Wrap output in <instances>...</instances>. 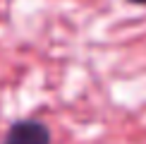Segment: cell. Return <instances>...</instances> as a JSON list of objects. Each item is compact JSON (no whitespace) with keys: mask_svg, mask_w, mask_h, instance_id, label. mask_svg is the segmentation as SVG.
<instances>
[{"mask_svg":"<svg viewBox=\"0 0 146 144\" xmlns=\"http://www.w3.org/2000/svg\"><path fill=\"white\" fill-rule=\"evenodd\" d=\"M3 144H50V132L38 120H22L7 130Z\"/></svg>","mask_w":146,"mask_h":144,"instance_id":"obj_1","label":"cell"},{"mask_svg":"<svg viewBox=\"0 0 146 144\" xmlns=\"http://www.w3.org/2000/svg\"><path fill=\"white\" fill-rule=\"evenodd\" d=\"M129 3H134V5H146V0H129Z\"/></svg>","mask_w":146,"mask_h":144,"instance_id":"obj_2","label":"cell"}]
</instances>
